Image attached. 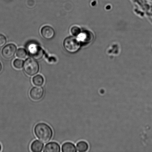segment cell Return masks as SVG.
Masks as SVG:
<instances>
[{"label":"cell","mask_w":152,"mask_h":152,"mask_svg":"<svg viewBox=\"0 0 152 152\" xmlns=\"http://www.w3.org/2000/svg\"><path fill=\"white\" fill-rule=\"evenodd\" d=\"M34 132L37 137L44 143L50 141L53 135L52 128L44 123H40L36 125L34 128Z\"/></svg>","instance_id":"cell-1"},{"label":"cell","mask_w":152,"mask_h":152,"mask_svg":"<svg viewBox=\"0 0 152 152\" xmlns=\"http://www.w3.org/2000/svg\"><path fill=\"white\" fill-rule=\"evenodd\" d=\"M23 69L28 75L34 76L38 74L39 71V65L35 59L28 58L24 63Z\"/></svg>","instance_id":"cell-2"},{"label":"cell","mask_w":152,"mask_h":152,"mask_svg":"<svg viewBox=\"0 0 152 152\" xmlns=\"http://www.w3.org/2000/svg\"><path fill=\"white\" fill-rule=\"evenodd\" d=\"M64 47L65 50L71 53H74L77 51L80 48V44L79 41L74 37H70L66 38L64 41Z\"/></svg>","instance_id":"cell-3"},{"label":"cell","mask_w":152,"mask_h":152,"mask_svg":"<svg viewBox=\"0 0 152 152\" xmlns=\"http://www.w3.org/2000/svg\"><path fill=\"white\" fill-rule=\"evenodd\" d=\"M28 49L30 56L35 60H39L44 56V50L39 45L35 43L30 44Z\"/></svg>","instance_id":"cell-4"},{"label":"cell","mask_w":152,"mask_h":152,"mask_svg":"<svg viewBox=\"0 0 152 152\" xmlns=\"http://www.w3.org/2000/svg\"><path fill=\"white\" fill-rule=\"evenodd\" d=\"M16 50V47L15 45L13 44H9L3 48L1 53L4 58L10 59L14 56Z\"/></svg>","instance_id":"cell-5"},{"label":"cell","mask_w":152,"mask_h":152,"mask_svg":"<svg viewBox=\"0 0 152 152\" xmlns=\"http://www.w3.org/2000/svg\"><path fill=\"white\" fill-rule=\"evenodd\" d=\"M44 94V90L42 87L34 86L30 90L29 96L34 100L39 101L42 98Z\"/></svg>","instance_id":"cell-6"},{"label":"cell","mask_w":152,"mask_h":152,"mask_svg":"<svg viewBox=\"0 0 152 152\" xmlns=\"http://www.w3.org/2000/svg\"><path fill=\"white\" fill-rule=\"evenodd\" d=\"M55 33L54 29L50 26H45L41 29L42 36L45 39L48 40L52 39L54 37Z\"/></svg>","instance_id":"cell-7"},{"label":"cell","mask_w":152,"mask_h":152,"mask_svg":"<svg viewBox=\"0 0 152 152\" xmlns=\"http://www.w3.org/2000/svg\"><path fill=\"white\" fill-rule=\"evenodd\" d=\"M61 147L58 143L55 142H51L46 144L44 147V152H60Z\"/></svg>","instance_id":"cell-8"},{"label":"cell","mask_w":152,"mask_h":152,"mask_svg":"<svg viewBox=\"0 0 152 152\" xmlns=\"http://www.w3.org/2000/svg\"><path fill=\"white\" fill-rule=\"evenodd\" d=\"M44 147V144L38 140H35L31 143L30 148L31 151L33 152H41L42 151Z\"/></svg>","instance_id":"cell-9"},{"label":"cell","mask_w":152,"mask_h":152,"mask_svg":"<svg viewBox=\"0 0 152 152\" xmlns=\"http://www.w3.org/2000/svg\"><path fill=\"white\" fill-rule=\"evenodd\" d=\"M61 149L63 152H76L77 151L75 144L69 142H65L62 144Z\"/></svg>","instance_id":"cell-10"},{"label":"cell","mask_w":152,"mask_h":152,"mask_svg":"<svg viewBox=\"0 0 152 152\" xmlns=\"http://www.w3.org/2000/svg\"><path fill=\"white\" fill-rule=\"evenodd\" d=\"M77 151L80 152H85L88 151L89 148V145L86 141H79L77 144Z\"/></svg>","instance_id":"cell-11"},{"label":"cell","mask_w":152,"mask_h":152,"mask_svg":"<svg viewBox=\"0 0 152 152\" xmlns=\"http://www.w3.org/2000/svg\"><path fill=\"white\" fill-rule=\"evenodd\" d=\"M32 83L37 86H42L44 83V79L42 75H37L33 77Z\"/></svg>","instance_id":"cell-12"},{"label":"cell","mask_w":152,"mask_h":152,"mask_svg":"<svg viewBox=\"0 0 152 152\" xmlns=\"http://www.w3.org/2000/svg\"><path fill=\"white\" fill-rule=\"evenodd\" d=\"M91 35L89 33H83L81 34V36L80 37V40L82 41L85 42H88L92 40V37Z\"/></svg>","instance_id":"cell-13"},{"label":"cell","mask_w":152,"mask_h":152,"mask_svg":"<svg viewBox=\"0 0 152 152\" xmlns=\"http://www.w3.org/2000/svg\"><path fill=\"white\" fill-rule=\"evenodd\" d=\"M26 50L24 49L20 48L18 50L16 53V56L20 59H24L27 56Z\"/></svg>","instance_id":"cell-14"},{"label":"cell","mask_w":152,"mask_h":152,"mask_svg":"<svg viewBox=\"0 0 152 152\" xmlns=\"http://www.w3.org/2000/svg\"><path fill=\"white\" fill-rule=\"evenodd\" d=\"M23 61L21 59H16L13 62V65L15 68L17 69H21L23 66Z\"/></svg>","instance_id":"cell-15"},{"label":"cell","mask_w":152,"mask_h":152,"mask_svg":"<svg viewBox=\"0 0 152 152\" xmlns=\"http://www.w3.org/2000/svg\"><path fill=\"white\" fill-rule=\"evenodd\" d=\"M71 32L73 35L77 36L80 35V29L78 27H73L71 29Z\"/></svg>","instance_id":"cell-16"},{"label":"cell","mask_w":152,"mask_h":152,"mask_svg":"<svg viewBox=\"0 0 152 152\" xmlns=\"http://www.w3.org/2000/svg\"><path fill=\"white\" fill-rule=\"evenodd\" d=\"M7 39L6 37L2 34H0V48H1L6 44Z\"/></svg>","instance_id":"cell-17"},{"label":"cell","mask_w":152,"mask_h":152,"mask_svg":"<svg viewBox=\"0 0 152 152\" xmlns=\"http://www.w3.org/2000/svg\"><path fill=\"white\" fill-rule=\"evenodd\" d=\"M2 65H1V62H0V72H1V70H2Z\"/></svg>","instance_id":"cell-18"},{"label":"cell","mask_w":152,"mask_h":152,"mask_svg":"<svg viewBox=\"0 0 152 152\" xmlns=\"http://www.w3.org/2000/svg\"><path fill=\"white\" fill-rule=\"evenodd\" d=\"M1 144H0V152L1 151Z\"/></svg>","instance_id":"cell-19"}]
</instances>
